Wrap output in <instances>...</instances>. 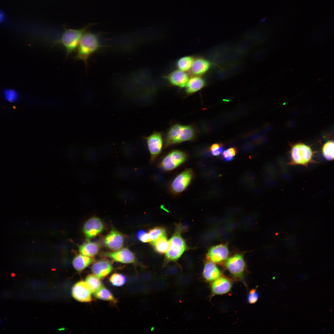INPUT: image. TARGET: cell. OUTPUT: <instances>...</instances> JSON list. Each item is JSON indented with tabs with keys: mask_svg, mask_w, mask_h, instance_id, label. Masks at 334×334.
Listing matches in <instances>:
<instances>
[{
	"mask_svg": "<svg viewBox=\"0 0 334 334\" xmlns=\"http://www.w3.org/2000/svg\"><path fill=\"white\" fill-rule=\"evenodd\" d=\"M101 46L98 35L87 31L82 36L76 49V53L73 58L75 61L83 62L87 69L89 57Z\"/></svg>",
	"mask_w": 334,
	"mask_h": 334,
	"instance_id": "cell-1",
	"label": "cell"
},
{
	"mask_svg": "<svg viewBox=\"0 0 334 334\" xmlns=\"http://www.w3.org/2000/svg\"><path fill=\"white\" fill-rule=\"evenodd\" d=\"M196 132L191 125L175 124L171 126L167 133L165 148L181 143L193 140L195 138Z\"/></svg>",
	"mask_w": 334,
	"mask_h": 334,
	"instance_id": "cell-2",
	"label": "cell"
},
{
	"mask_svg": "<svg viewBox=\"0 0 334 334\" xmlns=\"http://www.w3.org/2000/svg\"><path fill=\"white\" fill-rule=\"evenodd\" d=\"M91 25H88L76 29L65 28L60 37L55 41L53 45H62L66 50V58H67L69 55L76 50L82 36L87 31Z\"/></svg>",
	"mask_w": 334,
	"mask_h": 334,
	"instance_id": "cell-3",
	"label": "cell"
},
{
	"mask_svg": "<svg viewBox=\"0 0 334 334\" xmlns=\"http://www.w3.org/2000/svg\"><path fill=\"white\" fill-rule=\"evenodd\" d=\"M316 152L310 147L302 143L291 145L290 159L287 164L291 166L302 165L307 167L309 164L317 163L314 160Z\"/></svg>",
	"mask_w": 334,
	"mask_h": 334,
	"instance_id": "cell-4",
	"label": "cell"
},
{
	"mask_svg": "<svg viewBox=\"0 0 334 334\" xmlns=\"http://www.w3.org/2000/svg\"><path fill=\"white\" fill-rule=\"evenodd\" d=\"M188 155L186 152L179 150H173L163 158L158 166L164 171H171L184 163Z\"/></svg>",
	"mask_w": 334,
	"mask_h": 334,
	"instance_id": "cell-5",
	"label": "cell"
},
{
	"mask_svg": "<svg viewBox=\"0 0 334 334\" xmlns=\"http://www.w3.org/2000/svg\"><path fill=\"white\" fill-rule=\"evenodd\" d=\"M181 231L177 229L169 241V246L165 254L168 262L177 260L185 250L186 245L180 235Z\"/></svg>",
	"mask_w": 334,
	"mask_h": 334,
	"instance_id": "cell-6",
	"label": "cell"
},
{
	"mask_svg": "<svg viewBox=\"0 0 334 334\" xmlns=\"http://www.w3.org/2000/svg\"><path fill=\"white\" fill-rule=\"evenodd\" d=\"M194 175L193 170L191 168L185 169L178 174L169 185L171 193L177 195L185 191L190 184Z\"/></svg>",
	"mask_w": 334,
	"mask_h": 334,
	"instance_id": "cell-7",
	"label": "cell"
},
{
	"mask_svg": "<svg viewBox=\"0 0 334 334\" xmlns=\"http://www.w3.org/2000/svg\"><path fill=\"white\" fill-rule=\"evenodd\" d=\"M150 154V162L152 163L161 153L163 147V139L161 132H155L144 137Z\"/></svg>",
	"mask_w": 334,
	"mask_h": 334,
	"instance_id": "cell-8",
	"label": "cell"
},
{
	"mask_svg": "<svg viewBox=\"0 0 334 334\" xmlns=\"http://www.w3.org/2000/svg\"><path fill=\"white\" fill-rule=\"evenodd\" d=\"M225 267L234 277H242L246 267L243 256L237 254L228 258L225 263Z\"/></svg>",
	"mask_w": 334,
	"mask_h": 334,
	"instance_id": "cell-9",
	"label": "cell"
},
{
	"mask_svg": "<svg viewBox=\"0 0 334 334\" xmlns=\"http://www.w3.org/2000/svg\"><path fill=\"white\" fill-rule=\"evenodd\" d=\"M104 228V224L100 219L93 217L85 222L83 231L86 238L88 239L101 233L103 231Z\"/></svg>",
	"mask_w": 334,
	"mask_h": 334,
	"instance_id": "cell-10",
	"label": "cell"
},
{
	"mask_svg": "<svg viewBox=\"0 0 334 334\" xmlns=\"http://www.w3.org/2000/svg\"><path fill=\"white\" fill-rule=\"evenodd\" d=\"M92 293L88 285L83 280L76 283L72 288L73 297L79 302H88L91 301L92 300Z\"/></svg>",
	"mask_w": 334,
	"mask_h": 334,
	"instance_id": "cell-11",
	"label": "cell"
},
{
	"mask_svg": "<svg viewBox=\"0 0 334 334\" xmlns=\"http://www.w3.org/2000/svg\"><path fill=\"white\" fill-rule=\"evenodd\" d=\"M103 255L115 261L123 263H132L135 261L134 254L127 248L120 249L113 252H105Z\"/></svg>",
	"mask_w": 334,
	"mask_h": 334,
	"instance_id": "cell-12",
	"label": "cell"
},
{
	"mask_svg": "<svg viewBox=\"0 0 334 334\" xmlns=\"http://www.w3.org/2000/svg\"><path fill=\"white\" fill-rule=\"evenodd\" d=\"M229 250L226 245L222 244L212 246L207 255L209 260L214 263H220L227 259Z\"/></svg>",
	"mask_w": 334,
	"mask_h": 334,
	"instance_id": "cell-13",
	"label": "cell"
},
{
	"mask_svg": "<svg viewBox=\"0 0 334 334\" xmlns=\"http://www.w3.org/2000/svg\"><path fill=\"white\" fill-rule=\"evenodd\" d=\"M104 242L108 248L116 251L121 249L123 246L124 237L118 231L113 229L105 237Z\"/></svg>",
	"mask_w": 334,
	"mask_h": 334,
	"instance_id": "cell-14",
	"label": "cell"
},
{
	"mask_svg": "<svg viewBox=\"0 0 334 334\" xmlns=\"http://www.w3.org/2000/svg\"><path fill=\"white\" fill-rule=\"evenodd\" d=\"M113 269L111 263L107 260H101L95 262L91 267L93 274L100 279L104 278Z\"/></svg>",
	"mask_w": 334,
	"mask_h": 334,
	"instance_id": "cell-15",
	"label": "cell"
},
{
	"mask_svg": "<svg viewBox=\"0 0 334 334\" xmlns=\"http://www.w3.org/2000/svg\"><path fill=\"white\" fill-rule=\"evenodd\" d=\"M232 285L230 280L221 276L212 281L211 285L212 292L215 295L226 293L230 290Z\"/></svg>",
	"mask_w": 334,
	"mask_h": 334,
	"instance_id": "cell-16",
	"label": "cell"
},
{
	"mask_svg": "<svg viewBox=\"0 0 334 334\" xmlns=\"http://www.w3.org/2000/svg\"><path fill=\"white\" fill-rule=\"evenodd\" d=\"M189 78L185 72L178 69L171 72L168 77V81L171 84L180 88L185 87Z\"/></svg>",
	"mask_w": 334,
	"mask_h": 334,
	"instance_id": "cell-17",
	"label": "cell"
},
{
	"mask_svg": "<svg viewBox=\"0 0 334 334\" xmlns=\"http://www.w3.org/2000/svg\"><path fill=\"white\" fill-rule=\"evenodd\" d=\"M211 66L210 62L203 58L194 59L190 70L195 75L200 76L207 72Z\"/></svg>",
	"mask_w": 334,
	"mask_h": 334,
	"instance_id": "cell-18",
	"label": "cell"
},
{
	"mask_svg": "<svg viewBox=\"0 0 334 334\" xmlns=\"http://www.w3.org/2000/svg\"><path fill=\"white\" fill-rule=\"evenodd\" d=\"M221 272L216 265L212 262L208 260L204 264L203 276L208 281H213L221 276Z\"/></svg>",
	"mask_w": 334,
	"mask_h": 334,
	"instance_id": "cell-19",
	"label": "cell"
},
{
	"mask_svg": "<svg viewBox=\"0 0 334 334\" xmlns=\"http://www.w3.org/2000/svg\"><path fill=\"white\" fill-rule=\"evenodd\" d=\"M204 80L199 76L195 75L189 78L185 86L187 94H192L202 88L205 85Z\"/></svg>",
	"mask_w": 334,
	"mask_h": 334,
	"instance_id": "cell-20",
	"label": "cell"
},
{
	"mask_svg": "<svg viewBox=\"0 0 334 334\" xmlns=\"http://www.w3.org/2000/svg\"><path fill=\"white\" fill-rule=\"evenodd\" d=\"M79 248L81 254L92 257L98 253L100 246L96 242L89 241L79 246Z\"/></svg>",
	"mask_w": 334,
	"mask_h": 334,
	"instance_id": "cell-21",
	"label": "cell"
},
{
	"mask_svg": "<svg viewBox=\"0 0 334 334\" xmlns=\"http://www.w3.org/2000/svg\"><path fill=\"white\" fill-rule=\"evenodd\" d=\"M94 259L82 254L76 256L72 263L74 268L78 271H81L94 261Z\"/></svg>",
	"mask_w": 334,
	"mask_h": 334,
	"instance_id": "cell-22",
	"label": "cell"
},
{
	"mask_svg": "<svg viewBox=\"0 0 334 334\" xmlns=\"http://www.w3.org/2000/svg\"><path fill=\"white\" fill-rule=\"evenodd\" d=\"M150 243L156 251L161 254L166 253L169 246V241L167 239L166 234L161 235Z\"/></svg>",
	"mask_w": 334,
	"mask_h": 334,
	"instance_id": "cell-23",
	"label": "cell"
},
{
	"mask_svg": "<svg viewBox=\"0 0 334 334\" xmlns=\"http://www.w3.org/2000/svg\"><path fill=\"white\" fill-rule=\"evenodd\" d=\"M256 178L255 175L250 172H247L243 173L240 179L241 184L245 187L253 190L255 191L257 190L255 188L256 182Z\"/></svg>",
	"mask_w": 334,
	"mask_h": 334,
	"instance_id": "cell-24",
	"label": "cell"
},
{
	"mask_svg": "<svg viewBox=\"0 0 334 334\" xmlns=\"http://www.w3.org/2000/svg\"><path fill=\"white\" fill-rule=\"evenodd\" d=\"M93 293L95 297L98 299L108 301L113 303L117 302V300L114 297L112 293L103 285Z\"/></svg>",
	"mask_w": 334,
	"mask_h": 334,
	"instance_id": "cell-25",
	"label": "cell"
},
{
	"mask_svg": "<svg viewBox=\"0 0 334 334\" xmlns=\"http://www.w3.org/2000/svg\"><path fill=\"white\" fill-rule=\"evenodd\" d=\"M85 282L89 286L92 293H93L103 285L100 279L94 274L88 275Z\"/></svg>",
	"mask_w": 334,
	"mask_h": 334,
	"instance_id": "cell-26",
	"label": "cell"
},
{
	"mask_svg": "<svg viewBox=\"0 0 334 334\" xmlns=\"http://www.w3.org/2000/svg\"><path fill=\"white\" fill-rule=\"evenodd\" d=\"M334 141L330 140L327 142L323 145L322 150L324 158L328 161H332L334 159Z\"/></svg>",
	"mask_w": 334,
	"mask_h": 334,
	"instance_id": "cell-27",
	"label": "cell"
},
{
	"mask_svg": "<svg viewBox=\"0 0 334 334\" xmlns=\"http://www.w3.org/2000/svg\"><path fill=\"white\" fill-rule=\"evenodd\" d=\"M194 59L191 56H186L180 58L177 61V66L181 71L186 72L190 70Z\"/></svg>",
	"mask_w": 334,
	"mask_h": 334,
	"instance_id": "cell-28",
	"label": "cell"
},
{
	"mask_svg": "<svg viewBox=\"0 0 334 334\" xmlns=\"http://www.w3.org/2000/svg\"><path fill=\"white\" fill-rule=\"evenodd\" d=\"M166 234L165 229L161 226L153 228L150 229L148 233L150 242L155 241L160 236Z\"/></svg>",
	"mask_w": 334,
	"mask_h": 334,
	"instance_id": "cell-29",
	"label": "cell"
},
{
	"mask_svg": "<svg viewBox=\"0 0 334 334\" xmlns=\"http://www.w3.org/2000/svg\"><path fill=\"white\" fill-rule=\"evenodd\" d=\"M3 95L5 100L10 103H15L19 99V95L18 92L14 89H6L3 91Z\"/></svg>",
	"mask_w": 334,
	"mask_h": 334,
	"instance_id": "cell-30",
	"label": "cell"
},
{
	"mask_svg": "<svg viewBox=\"0 0 334 334\" xmlns=\"http://www.w3.org/2000/svg\"><path fill=\"white\" fill-rule=\"evenodd\" d=\"M109 281L114 286H121L125 283L126 278L123 275L121 274L114 273L109 277Z\"/></svg>",
	"mask_w": 334,
	"mask_h": 334,
	"instance_id": "cell-31",
	"label": "cell"
},
{
	"mask_svg": "<svg viewBox=\"0 0 334 334\" xmlns=\"http://www.w3.org/2000/svg\"><path fill=\"white\" fill-rule=\"evenodd\" d=\"M259 294L255 289L250 290L247 296V301L250 304L255 303L258 300Z\"/></svg>",
	"mask_w": 334,
	"mask_h": 334,
	"instance_id": "cell-32",
	"label": "cell"
},
{
	"mask_svg": "<svg viewBox=\"0 0 334 334\" xmlns=\"http://www.w3.org/2000/svg\"><path fill=\"white\" fill-rule=\"evenodd\" d=\"M138 239L143 242H150L148 233L143 230L138 232L137 234Z\"/></svg>",
	"mask_w": 334,
	"mask_h": 334,
	"instance_id": "cell-33",
	"label": "cell"
},
{
	"mask_svg": "<svg viewBox=\"0 0 334 334\" xmlns=\"http://www.w3.org/2000/svg\"><path fill=\"white\" fill-rule=\"evenodd\" d=\"M222 157L223 160L226 162L230 161L232 160L233 158V156L228 149H226L223 152Z\"/></svg>",
	"mask_w": 334,
	"mask_h": 334,
	"instance_id": "cell-34",
	"label": "cell"
},
{
	"mask_svg": "<svg viewBox=\"0 0 334 334\" xmlns=\"http://www.w3.org/2000/svg\"><path fill=\"white\" fill-rule=\"evenodd\" d=\"M224 147L223 145L220 147L218 148L214 151H211V154L213 156H218L221 154L224 149Z\"/></svg>",
	"mask_w": 334,
	"mask_h": 334,
	"instance_id": "cell-35",
	"label": "cell"
},
{
	"mask_svg": "<svg viewBox=\"0 0 334 334\" xmlns=\"http://www.w3.org/2000/svg\"><path fill=\"white\" fill-rule=\"evenodd\" d=\"M221 143H214L209 148V150L212 151L220 147L223 146Z\"/></svg>",
	"mask_w": 334,
	"mask_h": 334,
	"instance_id": "cell-36",
	"label": "cell"
},
{
	"mask_svg": "<svg viewBox=\"0 0 334 334\" xmlns=\"http://www.w3.org/2000/svg\"><path fill=\"white\" fill-rule=\"evenodd\" d=\"M228 150H229L233 156H235L237 153V149L233 147L230 148H229Z\"/></svg>",
	"mask_w": 334,
	"mask_h": 334,
	"instance_id": "cell-37",
	"label": "cell"
},
{
	"mask_svg": "<svg viewBox=\"0 0 334 334\" xmlns=\"http://www.w3.org/2000/svg\"><path fill=\"white\" fill-rule=\"evenodd\" d=\"M3 18L4 16L2 12L0 11V23L3 21Z\"/></svg>",
	"mask_w": 334,
	"mask_h": 334,
	"instance_id": "cell-38",
	"label": "cell"
}]
</instances>
